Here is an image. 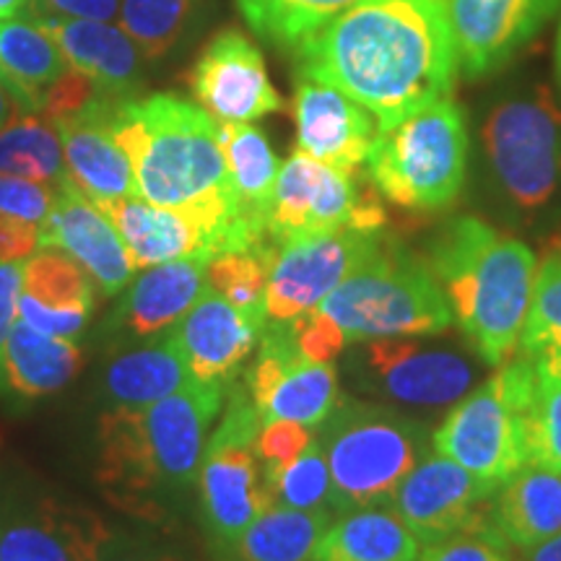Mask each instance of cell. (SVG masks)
Masks as SVG:
<instances>
[{"instance_id":"obj_1","label":"cell","mask_w":561,"mask_h":561,"mask_svg":"<svg viewBox=\"0 0 561 561\" xmlns=\"http://www.w3.org/2000/svg\"><path fill=\"white\" fill-rule=\"evenodd\" d=\"M294 53L301 79L359 102L377 133L447 100L460 76L447 0H356Z\"/></svg>"},{"instance_id":"obj_2","label":"cell","mask_w":561,"mask_h":561,"mask_svg":"<svg viewBox=\"0 0 561 561\" xmlns=\"http://www.w3.org/2000/svg\"><path fill=\"white\" fill-rule=\"evenodd\" d=\"M224 392V385L193 380L157 403L104 413L96 479L117 507L146 520L167 515V502L198 479Z\"/></svg>"},{"instance_id":"obj_3","label":"cell","mask_w":561,"mask_h":561,"mask_svg":"<svg viewBox=\"0 0 561 561\" xmlns=\"http://www.w3.org/2000/svg\"><path fill=\"white\" fill-rule=\"evenodd\" d=\"M424 261L473 354L489 367L507 364L520 343L538 276L528 244L476 216H458L434 234Z\"/></svg>"},{"instance_id":"obj_4","label":"cell","mask_w":561,"mask_h":561,"mask_svg":"<svg viewBox=\"0 0 561 561\" xmlns=\"http://www.w3.org/2000/svg\"><path fill=\"white\" fill-rule=\"evenodd\" d=\"M115 138L128 153L136 195L153 206L191 208L237 201L221 151L219 121L178 94L121 100Z\"/></svg>"},{"instance_id":"obj_5","label":"cell","mask_w":561,"mask_h":561,"mask_svg":"<svg viewBox=\"0 0 561 561\" xmlns=\"http://www.w3.org/2000/svg\"><path fill=\"white\" fill-rule=\"evenodd\" d=\"M331 468V510L390 507L405 476L432 453L424 424L390 405L339 401L320 426Z\"/></svg>"},{"instance_id":"obj_6","label":"cell","mask_w":561,"mask_h":561,"mask_svg":"<svg viewBox=\"0 0 561 561\" xmlns=\"http://www.w3.org/2000/svg\"><path fill=\"white\" fill-rule=\"evenodd\" d=\"M346 341L437 335L453 328V310L424 257L385 234L380 248L318 305Z\"/></svg>"},{"instance_id":"obj_7","label":"cell","mask_w":561,"mask_h":561,"mask_svg":"<svg viewBox=\"0 0 561 561\" xmlns=\"http://www.w3.org/2000/svg\"><path fill=\"white\" fill-rule=\"evenodd\" d=\"M468 125L450 96L377 133L364 161L375 191L409 210H442L468 174Z\"/></svg>"},{"instance_id":"obj_8","label":"cell","mask_w":561,"mask_h":561,"mask_svg":"<svg viewBox=\"0 0 561 561\" xmlns=\"http://www.w3.org/2000/svg\"><path fill=\"white\" fill-rule=\"evenodd\" d=\"M538 375L520 354L460 398L432 434V450L483 481L504 483L528 466V421Z\"/></svg>"},{"instance_id":"obj_9","label":"cell","mask_w":561,"mask_h":561,"mask_svg":"<svg viewBox=\"0 0 561 561\" xmlns=\"http://www.w3.org/2000/svg\"><path fill=\"white\" fill-rule=\"evenodd\" d=\"M481 144L496 185L512 206L543 208L561 185V107L549 87L496 102Z\"/></svg>"},{"instance_id":"obj_10","label":"cell","mask_w":561,"mask_h":561,"mask_svg":"<svg viewBox=\"0 0 561 561\" xmlns=\"http://www.w3.org/2000/svg\"><path fill=\"white\" fill-rule=\"evenodd\" d=\"M261 413L250 390H234L229 409L206 445L198 473L203 520L216 546L229 551L265 510L273 507L257 458Z\"/></svg>"},{"instance_id":"obj_11","label":"cell","mask_w":561,"mask_h":561,"mask_svg":"<svg viewBox=\"0 0 561 561\" xmlns=\"http://www.w3.org/2000/svg\"><path fill=\"white\" fill-rule=\"evenodd\" d=\"M385 208L375 193L364 191L354 172L328 167L294 151L280 164L265 214L273 244L335 229H385Z\"/></svg>"},{"instance_id":"obj_12","label":"cell","mask_w":561,"mask_h":561,"mask_svg":"<svg viewBox=\"0 0 561 561\" xmlns=\"http://www.w3.org/2000/svg\"><path fill=\"white\" fill-rule=\"evenodd\" d=\"M351 359L362 388L405 409H445L476 385V367L466 354L416 335L364 341Z\"/></svg>"},{"instance_id":"obj_13","label":"cell","mask_w":561,"mask_h":561,"mask_svg":"<svg viewBox=\"0 0 561 561\" xmlns=\"http://www.w3.org/2000/svg\"><path fill=\"white\" fill-rule=\"evenodd\" d=\"M385 229H335L278 244L273 255L265 314L268 320L291 322L314 310L328 294L364 265L380 248Z\"/></svg>"},{"instance_id":"obj_14","label":"cell","mask_w":561,"mask_h":561,"mask_svg":"<svg viewBox=\"0 0 561 561\" xmlns=\"http://www.w3.org/2000/svg\"><path fill=\"white\" fill-rule=\"evenodd\" d=\"M117 536L100 512L62 496L0 502V561H100Z\"/></svg>"},{"instance_id":"obj_15","label":"cell","mask_w":561,"mask_h":561,"mask_svg":"<svg viewBox=\"0 0 561 561\" xmlns=\"http://www.w3.org/2000/svg\"><path fill=\"white\" fill-rule=\"evenodd\" d=\"M248 390L263 424L294 421L320 430L339 405V371L333 364L301 354L291 322L265 325L261 351L248 377Z\"/></svg>"},{"instance_id":"obj_16","label":"cell","mask_w":561,"mask_h":561,"mask_svg":"<svg viewBox=\"0 0 561 561\" xmlns=\"http://www.w3.org/2000/svg\"><path fill=\"white\" fill-rule=\"evenodd\" d=\"M496 489V483L479 479L432 450L405 476L390 507L401 515L421 546H430L455 533L489 525Z\"/></svg>"},{"instance_id":"obj_17","label":"cell","mask_w":561,"mask_h":561,"mask_svg":"<svg viewBox=\"0 0 561 561\" xmlns=\"http://www.w3.org/2000/svg\"><path fill=\"white\" fill-rule=\"evenodd\" d=\"M191 87L201 107L219 123H255L284 110L263 53L240 30H224L208 42L193 66Z\"/></svg>"},{"instance_id":"obj_18","label":"cell","mask_w":561,"mask_h":561,"mask_svg":"<svg viewBox=\"0 0 561 561\" xmlns=\"http://www.w3.org/2000/svg\"><path fill=\"white\" fill-rule=\"evenodd\" d=\"M466 79H483L507 66L541 26L561 9V0H447Z\"/></svg>"},{"instance_id":"obj_19","label":"cell","mask_w":561,"mask_h":561,"mask_svg":"<svg viewBox=\"0 0 561 561\" xmlns=\"http://www.w3.org/2000/svg\"><path fill=\"white\" fill-rule=\"evenodd\" d=\"M265 320V310L231 305L208 286L193 310L174 325L172 335L193 380L227 388L250 359L252 348L261 343Z\"/></svg>"},{"instance_id":"obj_20","label":"cell","mask_w":561,"mask_h":561,"mask_svg":"<svg viewBox=\"0 0 561 561\" xmlns=\"http://www.w3.org/2000/svg\"><path fill=\"white\" fill-rule=\"evenodd\" d=\"M39 248L62 250L73 257L104 297L121 294L136 276V265L107 214L70 178L55 193L50 214L42 224Z\"/></svg>"},{"instance_id":"obj_21","label":"cell","mask_w":561,"mask_h":561,"mask_svg":"<svg viewBox=\"0 0 561 561\" xmlns=\"http://www.w3.org/2000/svg\"><path fill=\"white\" fill-rule=\"evenodd\" d=\"M123 96L102 91L87 107L60 117L53 125L60 133L68 178L83 195L100 203L136 195V180L128 153L115 138V107Z\"/></svg>"},{"instance_id":"obj_22","label":"cell","mask_w":561,"mask_h":561,"mask_svg":"<svg viewBox=\"0 0 561 561\" xmlns=\"http://www.w3.org/2000/svg\"><path fill=\"white\" fill-rule=\"evenodd\" d=\"M297 151L328 167L356 172L367 161L377 138L369 110L328 83L301 79L294 96Z\"/></svg>"},{"instance_id":"obj_23","label":"cell","mask_w":561,"mask_h":561,"mask_svg":"<svg viewBox=\"0 0 561 561\" xmlns=\"http://www.w3.org/2000/svg\"><path fill=\"white\" fill-rule=\"evenodd\" d=\"M94 312V280L62 250L42 248L21 265L19 314L26 325L76 339Z\"/></svg>"},{"instance_id":"obj_24","label":"cell","mask_w":561,"mask_h":561,"mask_svg":"<svg viewBox=\"0 0 561 561\" xmlns=\"http://www.w3.org/2000/svg\"><path fill=\"white\" fill-rule=\"evenodd\" d=\"M206 268V257H180L144 268L117 305L112 322L136 339H153L178 325L208 291Z\"/></svg>"},{"instance_id":"obj_25","label":"cell","mask_w":561,"mask_h":561,"mask_svg":"<svg viewBox=\"0 0 561 561\" xmlns=\"http://www.w3.org/2000/svg\"><path fill=\"white\" fill-rule=\"evenodd\" d=\"M37 24L60 47L70 68L81 70L107 94L123 96L144 79V55L123 26L110 21L39 16Z\"/></svg>"},{"instance_id":"obj_26","label":"cell","mask_w":561,"mask_h":561,"mask_svg":"<svg viewBox=\"0 0 561 561\" xmlns=\"http://www.w3.org/2000/svg\"><path fill=\"white\" fill-rule=\"evenodd\" d=\"M491 523L512 549L530 551L561 533V473L525 466L500 483Z\"/></svg>"},{"instance_id":"obj_27","label":"cell","mask_w":561,"mask_h":561,"mask_svg":"<svg viewBox=\"0 0 561 561\" xmlns=\"http://www.w3.org/2000/svg\"><path fill=\"white\" fill-rule=\"evenodd\" d=\"M421 543L392 507L335 515L312 561H416Z\"/></svg>"},{"instance_id":"obj_28","label":"cell","mask_w":561,"mask_h":561,"mask_svg":"<svg viewBox=\"0 0 561 561\" xmlns=\"http://www.w3.org/2000/svg\"><path fill=\"white\" fill-rule=\"evenodd\" d=\"M68 68L60 47L39 24L0 16V79L16 94L26 115H39L47 89Z\"/></svg>"},{"instance_id":"obj_29","label":"cell","mask_w":561,"mask_h":561,"mask_svg":"<svg viewBox=\"0 0 561 561\" xmlns=\"http://www.w3.org/2000/svg\"><path fill=\"white\" fill-rule=\"evenodd\" d=\"M191 382L193 375L174 335L167 339L153 335L144 346L115 356L104 371V392L110 403L128 405V409L170 398Z\"/></svg>"},{"instance_id":"obj_30","label":"cell","mask_w":561,"mask_h":561,"mask_svg":"<svg viewBox=\"0 0 561 561\" xmlns=\"http://www.w3.org/2000/svg\"><path fill=\"white\" fill-rule=\"evenodd\" d=\"M81 367V351L73 341L55 339L16 320L5 348L9 390L24 401L53 396L73 380Z\"/></svg>"},{"instance_id":"obj_31","label":"cell","mask_w":561,"mask_h":561,"mask_svg":"<svg viewBox=\"0 0 561 561\" xmlns=\"http://www.w3.org/2000/svg\"><path fill=\"white\" fill-rule=\"evenodd\" d=\"M219 133L237 206L244 219L265 229V214L280 170L276 151L271 149L265 133L252 123H219Z\"/></svg>"},{"instance_id":"obj_32","label":"cell","mask_w":561,"mask_h":561,"mask_svg":"<svg viewBox=\"0 0 561 561\" xmlns=\"http://www.w3.org/2000/svg\"><path fill=\"white\" fill-rule=\"evenodd\" d=\"M331 510L268 507L227 551L231 561H312Z\"/></svg>"},{"instance_id":"obj_33","label":"cell","mask_w":561,"mask_h":561,"mask_svg":"<svg viewBox=\"0 0 561 561\" xmlns=\"http://www.w3.org/2000/svg\"><path fill=\"white\" fill-rule=\"evenodd\" d=\"M517 348L543 382H561V252L538 271Z\"/></svg>"},{"instance_id":"obj_34","label":"cell","mask_w":561,"mask_h":561,"mask_svg":"<svg viewBox=\"0 0 561 561\" xmlns=\"http://www.w3.org/2000/svg\"><path fill=\"white\" fill-rule=\"evenodd\" d=\"M0 174L60 187L68 167L58 128L42 115H21L5 125L0 130Z\"/></svg>"},{"instance_id":"obj_35","label":"cell","mask_w":561,"mask_h":561,"mask_svg":"<svg viewBox=\"0 0 561 561\" xmlns=\"http://www.w3.org/2000/svg\"><path fill=\"white\" fill-rule=\"evenodd\" d=\"M257 37L286 50H297L314 32L331 24L356 0H234Z\"/></svg>"},{"instance_id":"obj_36","label":"cell","mask_w":561,"mask_h":561,"mask_svg":"<svg viewBox=\"0 0 561 561\" xmlns=\"http://www.w3.org/2000/svg\"><path fill=\"white\" fill-rule=\"evenodd\" d=\"M195 0H123L121 26L146 60L167 58L185 37Z\"/></svg>"},{"instance_id":"obj_37","label":"cell","mask_w":561,"mask_h":561,"mask_svg":"<svg viewBox=\"0 0 561 561\" xmlns=\"http://www.w3.org/2000/svg\"><path fill=\"white\" fill-rule=\"evenodd\" d=\"M263 481L276 507L331 510V468L318 437L297 460L263 471Z\"/></svg>"},{"instance_id":"obj_38","label":"cell","mask_w":561,"mask_h":561,"mask_svg":"<svg viewBox=\"0 0 561 561\" xmlns=\"http://www.w3.org/2000/svg\"><path fill=\"white\" fill-rule=\"evenodd\" d=\"M278 244H265L255 250L221 252L208 261V286L231 305L248 307V310H265V286L273 255Z\"/></svg>"},{"instance_id":"obj_39","label":"cell","mask_w":561,"mask_h":561,"mask_svg":"<svg viewBox=\"0 0 561 561\" xmlns=\"http://www.w3.org/2000/svg\"><path fill=\"white\" fill-rule=\"evenodd\" d=\"M528 466L561 473V382L541 377L528 421Z\"/></svg>"},{"instance_id":"obj_40","label":"cell","mask_w":561,"mask_h":561,"mask_svg":"<svg viewBox=\"0 0 561 561\" xmlns=\"http://www.w3.org/2000/svg\"><path fill=\"white\" fill-rule=\"evenodd\" d=\"M416 561H515L512 546L500 536L494 523L455 533L445 541L421 546Z\"/></svg>"},{"instance_id":"obj_41","label":"cell","mask_w":561,"mask_h":561,"mask_svg":"<svg viewBox=\"0 0 561 561\" xmlns=\"http://www.w3.org/2000/svg\"><path fill=\"white\" fill-rule=\"evenodd\" d=\"M291 331L301 354H305L307 359L322 364H333L348 343L339 322L328 318L325 312H320L318 307L299 314V318H294Z\"/></svg>"},{"instance_id":"obj_42","label":"cell","mask_w":561,"mask_h":561,"mask_svg":"<svg viewBox=\"0 0 561 561\" xmlns=\"http://www.w3.org/2000/svg\"><path fill=\"white\" fill-rule=\"evenodd\" d=\"M55 193L58 187L45 185V182L0 174V214L42 227L55 203Z\"/></svg>"},{"instance_id":"obj_43","label":"cell","mask_w":561,"mask_h":561,"mask_svg":"<svg viewBox=\"0 0 561 561\" xmlns=\"http://www.w3.org/2000/svg\"><path fill=\"white\" fill-rule=\"evenodd\" d=\"M312 439L314 434L305 424H294V421H271V424H263L255 445L263 471H271V468H280L286 462L297 460L312 445Z\"/></svg>"},{"instance_id":"obj_44","label":"cell","mask_w":561,"mask_h":561,"mask_svg":"<svg viewBox=\"0 0 561 561\" xmlns=\"http://www.w3.org/2000/svg\"><path fill=\"white\" fill-rule=\"evenodd\" d=\"M21 297V263H0V396L9 390L5 380V348L16 325Z\"/></svg>"},{"instance_id":"obj_45","label":"cell","mask_w":561,"mask_h":561,"mask_svg":"<svg viewBox=\"0 0 561 561\" xmlns=\"http://www.w3.org/2000/svg\"><path fill=\"white\" fill-rule=\"evenodd\" d=\"M34 16L112 21L121 16V0H26Z\"/></svg>"},{"instance_id":"obj_46","label":"cell","mask_w":561,"mask_h":561,"mask_svg":"<svg viewBox=\"0 0 561 561\" xmlns=\"http://www.w3.org/2000/svg\"><path fill=\"white\" fill-rule=\"evenodd\" d=\"M42 227L0 214V263H21L39 250Z\"/></svg>"},{"instance_id":"obj_47","label":"cell","mask_w":561,"mask_h":561,"mask_svg":"<svg viewBox=\"0 0 561 561\" xmlns=\"http://www.w3.org/2000/svg\"><path fill=\"white\" fill-rule=\"evenodd\" d=\"M100 561H187L180 551L170 546L149 541V538L136 536H117L107 553Z\"/></svg>"},{"instance_id":"obj_48","label":"cell","mask_w":561,"mask_h":561,"mask_svg":"<svg viewBox=\"0 0 561 561\" xmlns=\"http://www.w3.org/2000/svg\"><path fill=\"white\" fill-rule=\"evenodd\" d=\"M21 115H26V112L21 110L16 94H13V91L5 87V81L0 79V130H3L5 125L13 123Z\"/></svg>"},{"instance_id":"obj_49","label":"cell","mask_w":561,"mask_h":561,"mask_svg":"<svg viewBox=\"0 0 561 561\" xmlns=\"http://www.w3.org/2000/svg\"><path fill=\"white\" fill-rule=\"evenodd\" d=\"M525 553H528V561H561V533Z\"/></svg>"},{"instance_id":"obj_50","label":"cell","mask_w":561,"mask_h":561,"mask_svg":"<svg viewBox=\"0 0 561 561\" xmlns=\"http://www.w3.org/2000/svg\"><path fill=\"white\" fill-rule=\"evenodd\" d=\"M26 0H0V16H13L19 9H24Z\"/></svg>"},{"instance_id":"obj_51","label":"cell","mask_w":561,"mask_h":561,"mask_svg":"<svg viewBox=\"0 0 561 561\" xmlns=\"http://www.w3.org/2000/svg\"><path fill=\"white\" fill-rule=\"evenodd\" d=\"M553 68H557V81H559V89H561V26H559V34H557V50H553Z\"/></svg>"}]
</instances>
